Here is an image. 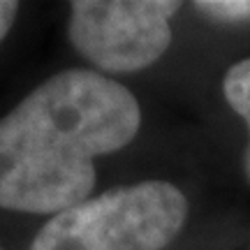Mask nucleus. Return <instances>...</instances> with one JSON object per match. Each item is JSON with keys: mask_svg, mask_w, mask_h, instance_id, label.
<instances>
[{"mask_svg": "<svg viewBox=\"0 0 250 250\" xmlns=\"http://www.w3.org/2000/svg\"><path fill=\"white\" fill-rule=\"evenodd\" d=\"M19 2H9V0H0V42L5 40V35L9 33V28L17 19Z\"/></svg>", "mask_w": 250, "mask_h": 250, "instance_id": "nucleus-6", "label": "nucleus"}, {"mask_svg": "<svg viewBox=\"0 0 250 250\" xmlns=\"http://www.w3.org/2000/svg\"><path fill=\"white\" fill-rule=\"evenodd\" d=\"M223 93L227 104L239 114L248 125L250 134V58L234 62L223 79ZM246 176L250 181V139L246 148Z\"/></svg>", "mask_w": 250, "mask_h": 250, "instance_id": "nucleus-4", "label": "nucleus"}, {"mask_svg": "<svg viewBox=\"0 0 250 250\" xmlns=\"http://www.w3.org/2000/svg\"><path fill=\"white\" fill-rule=\"evenodd\" d=\"M142 109L123 83L65 70L0 118V208L61 213L88 199L95 158L125 148Z\"/></svg>", "mask_w": 250, "mask_h": 250, "instance_id": "nucleus-1", "label": "nucleus"}, {"mask_svg": "<svg viewBox=\"0 0 250 250\" xmlns=\"http://www.w3.org/2000/svg\"><path fill=\"white\" fill-rule=\"evenodd\" d=\"M195 7L206 17L220 19L227 23L250 19V0H199L195 2Z\"/></svg>", "mask_w": 250, "mask_h": 250, "instance_id": "nucleus-5", "label": "nucleus"}, {"mask_svg": "<svg viewBox=\"0 0 250 250\" xmlns=\"http://www.w3.org/2000/svg\"><path fill=\"white\" fill-rule=\"evenodd\" d=\"M188 199L167 181L88 197L49 218L30 250H162L183 229Z\"/></svg>", "mask_w": 250, "mask_h": 250, "instance_id": "nucleus-2", "label": "nucleus"}, {"mask_svg": "<svg viewBox=\"0 0 250 250\" xmlns=\"http://www.w3.org/2000/svg\"><path fill=\"white\" fill-rule=\"evenodd\" d=\"M176 0H74L70 2L72 44L104 72H137L171 44Z\"/></svg>", "mask_w": 250, "mask_h": 250, "instance_id": "nucleus-3", "label": "nucleus"}]
</instances>
